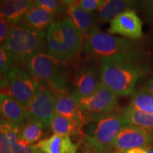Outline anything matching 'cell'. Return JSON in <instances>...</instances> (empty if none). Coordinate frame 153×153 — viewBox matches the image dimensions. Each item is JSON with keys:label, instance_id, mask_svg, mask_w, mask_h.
Instances as JSON below:
<instances>
[{"label": "cell", "instance_id": "cell-1", "mask_svg": "<svg viewBox=\"0 0 153 153\" xmlns=\"http://www.w3.org/2000/svg\"><path fill=\"white\" fill-rule=\"evenodd\" d=\"M146 72L137 51L101 58V83L116 96L134 95L137 81Z\"/></svg>", "mask_w": 153, "mask_h": 153}, {"label": "cell", "instance_id": "cell-2", "mask_svg": "<svg viewBox=\"0 0 153 153\" xmlns=\"http://www.w3.org/2000/svg\"><path fill=\"white\" fill-rule=\"evenodd\" d=\"M127 125L122 112L115 111L104 116L85 119L82 127L89 148L97 153H106L113 147L119 132Z\"/></svg>", "mask_w": 153, "mask_h": 153}, {"label": "cell", "instance_id": "cell-3", "mask_svg": "<svg viewBox=\"0 0 153 153\" xmlns=\"http://www.w3.org/2000/svg\"><path fill=\"white\" fill-rule=\"evenodd\" d=\"M45 40L48 53L59 62L74 57L83 43L82 35L68 17L50 25Z\"/></svg>", "mask_w": 153, "mask_h": 153}, {"label": "cell", "instance_id": "cell-4", "mask_svg": "<svg viewBox=\"0 0 153 153\" xmlns=\"http://www.w3.org/2000/svg\"><path fill=\"white\" fill-rule=\"evenodd\" d=\"M45 32L32 29L21 22L12 26L2 47L13 63H25L31 55L45 51Z\"/></svg>", "mask_w": 153, "mask_h": 153}, {"label": "cell", "instance_id": "cell-5", "mask_svg": "<svg viewBox=\"0 0 153 153\" xmlns=\"http://www.w3.org/2000/svg\"><path fill=\"white\" fill-rule=\"evenodd\" d=\"M82 49L89 56L101 58L137 51V43L133 40L104 33L97 27L84 38Z\"/></svg>", "mask_w": 153, "mask_h": 153}, {"label": "cell", "instance_id": "cell-6", "mask_svg": "<svg viewBox=\"0 0 153 153\" xmlns=\"http://www.w3.org/2000/svg\"><path fill=\"white\" fill-rule=\"evenodd\" d=\"M55 60L45 51L31 55L24 64L30 75L36 81L49 85L55 91L67 89V78Z\"/></svg>", "mask_w": 153, "mask_h": 153}, {"label": "cell", "instance_id": "cell-7", "mask_svg": "<svg viewBox=\"0 0 153 153\" xmlns=\"http://www.w3.org/2000/svg\"><path fill=\"white\" fill-rule=\"evenodd\" d=\"M79 101L85 120L109 114L117 108V96L101 82L93 94Z\"/></svg>", "mask_w": 153, "mask_h": 153}, {"label": "cell", "instance_id": "cell-8", "mask_svg": "<svg viewBox=\"0 0 153 153\" xmlns=\"http://www.w3.org/2000/svg\"><path fill=\"white\" fill-rule=\"evenodd\" d=\"M7 77L11 96L26 108L38 93L41 84L19 67L12 68Z\"/></svg>", "mask_w": 153, "mask_h": 153}, {"label": "cell", "instance_id": "cell-9", "mask_svg": "<svg viewBox=\"0 0 153 153\" xmlns=\"http://www.w3.org/2000/svg\"><path fill=\"white\" fill-rule=\"evenodd\" d=\"M56 93L49 85L41 84L33 100L26 108L30 118L51 126L55 114Z\"/></svg>", "mask_w": 153, "mask_h": 153}, {"label": "cell", "instance_id": "cell-10", "mask_svg": "<svg viewBox=\"0 0 153 153\" xmlns=\"http://www.w3.org/2000/svg\"><path fill=\"white\" fill-rule=\"evenodd\" d=\"M153 143V131L127 125L115 139L113 147L122 152L137 148H144Z\"/></svg>", "mask_w": 153, "mask_h": 153}, {"label": "cell", "instance_id": "cell-11", "mask_svg": "<svg viewBox=\"0 0 153 153\" xmlns=\"http://www.w3.org/2000/svg\"><path fill=\"white\" fill-rule=\"evenodd\" d=\"M108 32L111 34H119L128 39H139L143 36V22L135 11L130 9L111 21Z\"/></svg>", "mask_w": 153, "mask_h": 153}, {"label": "cell", "instance_id": "cell-12", "mask_svg": "<svg viewBox=\"0 0 153 153\" xmlns=\"http://www.w3.org/2000/svg\"><path fill=\"white\" fill-rule=\"evenodd\" d=\"M101 82L100 73L97 67L91 63H83L76 71L72 92L79 101L93 94Z\"/></svg>", "mask_w": 153, "mask_h": 153}, {"label": "cell", "instance_id": "cell-13", "mask_svg": "<svg viewBox=\"0 0 153 153\" xmlns=\"http://www.w3.org/2000/svg\"><path fill=\"white\" fill-rule=\"evenodd\" d=\"M55 93V113L83 126L85 119L79 106V101L73 92L62 89Z\"/></svg>", "mask_w": 153, "mask_h": 153}, {"label": "cell", "instance_id": "cell-14", "mask_svg": "<svg viewBox=\"0 0 153 153\" xmlns=\"http://www.w3.org/2000/svg\"><path fill=\"white\" fill-rule=\"evenodd\" d=\"M1 116L4 120L20 128L30 119L26 108L13 98L12 96L8 94L5 95L2 101Z\"/></svg>", "mask_w": 153, "mask_h": 153}, {"label": "cell", "instance_id": "cell-15", "mask_svg": "<svg viewBox=\"0 0 153 153\" xmlns=\"http://www.w3.org/2000/svg\"><path fill=\"white\" fill-rule=\"evenodd\" d=\"M66 14L72 24L77 28L82 38H85L94 26L96 16L94 14L88 12L74 4L73 1H66Z\"/></svg>", "mask_w": 153, "mask_h": 153}, {"label": "cell", "instance_id": "cell-16", "mask_svg": "<svg viewBox=\"0 0 153 153\" xmlns=\"http://www.w3.org/2000/svg\"><path fill=\"white\" fill-rule=\"evenodd\" d=\"M36 145L38 149L46 153H76L78 148L70 136L57 134L48 139L42 140Z\"/></svg>", "mask_w": 153, "mask_h": 153}, {"label": "cell", "instance_id": "cell-17", "mask_svg": "<svg viewBox=\"0 0 153 153\" xmlns=\"http://www.w3.org/2000/svg\"><path fill=\"white\" fill-rule=\"evenodd\" d=\"M32 5L28 0L0 1V14L12 25L20 23Z\"/></svg>", "mask_w": 153, "mask_h": 153}, {"label": "cell", "instance_id": "cell-18", "mask_svg": "<svg viewBox=\"0 0 153 153\" xmlns=\"http://www.w3.org/2000/svg\"><path fill=\"white\" fill-rule=\"evenodd\" d=\"M55 14L33 4L24 15L22 22L37 31H44L53 23Z\"/></svg>", "mask_w": 153, "mask_h": 153}, {"label": "cell", "instance_id": "cell-19", "mask_svg": "<svg viewBox=\"0 0 153 153\" xmlns=\"http://www.w3.org/2000/svg\"><path fill=\"white\" fill-rule=\"evenodd\" d=\"M136 4L135 1L105 0L103 5L98 9L97 20L100 22H111L124 11L135 8Z\"/></svg>", "mask_w": 153, "mask_h": 153}, {"label": "cell", "instance_id": "cell-20", "mask_svg": "<svg viewBox=\"0 0 153 153\" xmlns=\"http://www.w3.org/2000/svg\"><path fill=\"white\" fill-rule=\"evenodd\" d=\"M4 128L5 134L9 140L11 153H38L40 150L36 145H28L19 140L18 135L20 128L13 125L4 120Z\"/></svg>", "mask_w": 153, "mask_h": 153}, {"label": "cell", "instance_id": "cell-21", "mask_svg": "<svg viewBox=\"0 0 153 153\" xmlns=\"http://www.w3.org/2000/svg\"><path fill=\"white\" fill-rule=\"evenodd\" d=\"M45 125L41 122L30 118L19 131L18 138L24 144L32 145L39 141L43 134Z\"/></svg>", "mask_w": 153, "mask_h": 153}, {"label": "cell", "instance_id": "cell-22", "mask_svg": "<svg viewBox=\"0 0 153 153\" xmlns=\"http://www.w3.org/2000/svg\"><path fill=\"white\" fill-rule=\"evenodd\" d=\"M122 114L128 125L153 131V114L139 111L130 106L122 111Z\"/></svg>", "mask_w": 153, "mask_h": 153}, {"label": "cell", "instance_id": "cell-23", "mask_svg": "<svg viewBox=\"0 0 153 153\" xmlns=\"http://www.w3.org/2000/svg\"><path fill=\"white\" fill-rule=\"evenodd\" d=\"M82 125L76 123L69 118L55 113L51 123V127L53 133L57 135H70L82 133Z\"/></svg>", "mask_w": 153, "mask_h": 153}, {"label": "cell", "instance_id": "cell-24", "mask_svg": "<svg viewBox=\"0 0 153 153\" xmlns=\"http://www.w3.org/2000/svg\"><path fill=\"white\" fill-rule=\"evenodd\" d=\"M130 106L139 111L153 114V95L140 89L134 94Z\"/></svg>", "mask_w": 153, "mask_h": 153}, {"label": "cell", "instance_id": "cell-25", "mask_svg": "<svg viewBox=\"0 0 153 153\" xmlns=\"http://www.w3.org/2000/svg\"><path fill=\"white\" fill-rule=\"evenodd\" d=\"M33 4L40 8L45 9L49 12L56 15L58 13L65 11L67 9L66 1L57 0H36L33 1Z\"/></svg>", "mask_w": 153, "mask_h": 153}, {"label": "cell", "instance_id": "cell-26", "mask_svg": "<svg viewBox=\"0 0 153 153\" xmlns=\"http://www.w3.org/2000/svg\"><path fill=\"white\" fill-rule=\"evenodd\" d=\"M12 63L10 57L3 48L2 45H0V74L3 77L8 76L9 72L12 69Z\"/></svg>", "mask_w": 153, "mask_h": 153}, {"label": "cell", "instance_id": "cell-27", "mask_svg": "<svg viewBox=\"0 0 153 153\" xmlns=\"http://www.w3.org/2000/svg\"><path fill=\"white\" fill-rule=\"evenodd\" d=\"M105 0H79V1H73L74 4L79 8L83 9L88 12L92 13L93 11L99 9Z\"/></svg>", "mask_w": 153, "mask_h": 153}, {"label": "cell", "instance_id": "cell-28", "mask_svg": "<svg viewBox=\"0 0 153 153\" xmlns=\"http://www.w3.org/2000/svg\"><path fill=\"white\" fill-rule=\"evenodd\" d=\"M13 26L14 25L11 24L0 14V45H2L4 43Z\"/></svg>", "mask_w": 153, "mask_h": 153}, {"label": "cell", "instance_id": "cell-29", "mask_svg": "<svg viewBox=\"0 0 153 153\" xmlns=\"http://www.w3.org/2000/svg\"><path fill=\"white\" fill-rule=\"evenodd\" d=\"M4 120L0 119V153H11L9 140L4 128Z\"/></svg>", "mask_w": 153, "mask_h": 153}, {"label": "cell", "instance_id": "cell-30", "mask_svg": "<svg viewBox=\"0 0 153 153\" xmlns=\"http://www.w3.org/2000/svg\"><path fill=\"white\" fill-rule=\"evenodd\" d=\"M142 6L145 14L153 24V0L143 1Z\"/></svg>", "mask_w": 153, "mask_h": 153}, {"label": "cell", "instance_id": "cell-31", "mask_svg": "<svg viewBox=\"0 0 153 153\" xmlns=\"http://www.w3.org/2000/svg\"><path fill=\"white\" fill-rule=\"evenodd\" d=\"M119 153H153V143L148 147L144 148H137L131 149L122 152H118Z\"/></svg>", "mask_w": 153, "mask_h": 153}, {"label": "cell", "instance_id": "cell-32", "mask_svg": "<svg viewBox=\"0 0 153 153\" xmlns=\"http://www.w3.org/2000/svg\"><path fill=\"white\" fill-rule=\"evenodd\" d=\"M141 90L145 91L153 95V78L149 79L145 82Z\"/></svg>", "mask_w": 153, "mask_h": 153}, {"label": "cell", "instance_id": "cell-33", "mask_svg": "<svg viewBox=\"0 0 153 153\" xmlns=\"http://www.w3.org/2000/svg\"><path fill=\"white\" fill-rule=\"evenodd\" d=\"M8 87H9V84L8 81L0 74V91Z\"/></svg>", "mask_w": 153, "mask_h": 153}, {"label": "cell", "instance_id": "cell-34", "mask_svg": "<svg viewBox=\"0 0 153 153\" xmlns=\"http://www.w3.org/2000/svg\"><path fill=\"white\" fill-rule=\"evenodd\" d=\"M6 94H2L0 93V116H1V108H2V101L4 99Z\"/></svg>", "mask_w": 153, "mask_h": 153}, {"label": "cell", "instance_id": "cell-35", "mask_svg": "<svg viewBox=\"0 0 153 153\" xmlns=\"http://www.w3.org/2000/svg\"><path fill=\"white\" fill-rule=\"evenodd\" d=\"M85 153H97V152H94V151H89V152H85Z\"/></svg>", "mask_w": 153, "mask_h": 153}, {"label": "cell", "instance_id": "cell-36", "mask_svg": "<svg viewBox=\"0 0 153 153\" xmlns=\"http://www.w3.org/2000/svg\"><path fill=\"white\" fill-rule=\"evenodd\" d=\"M39 150H40V149H39ZM38 153H46V152H43V151H41V150H40L39 152H38Z\"/></svg>", "mask_w": 153, "mask_h": 153}, {"label": "cell", "instance_id": "cell-37", "mask_svg": "<svg viewBox=\"0 0 153 153\" xmlns=\"http://www.w3.org/2000/svg\"><path fill=\"white\" fill-rule=\"evenodd\" d=\"M115 153H119L118 152H115Z\"/></svg>", "mask_w": 153, "mask_h": 153}]
</instances>
